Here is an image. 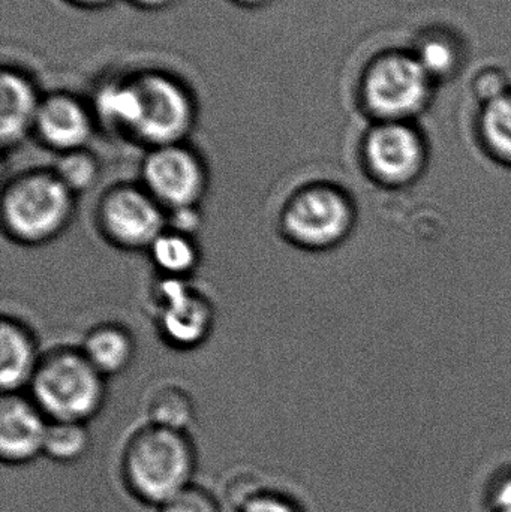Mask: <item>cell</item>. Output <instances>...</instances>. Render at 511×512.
Returning <instances> with one entry per match:
<instances>
[{"mask_svg": "<svg viewBox=\"0 0 511 512\" xmlns=\"http://www.w3.org/2000/svg\"><path fill=\"white\" fill-rule=\"evenodd\" d=\"M96 117L111 131L144 149L186 143L197 110L185 87L167 75H138L102 87Z\"/></svg>", "mask_w": 511, "mask_h": 512, "instance_id": "6da1fadb", "label": "cell"}, {"mask_svg": "<svg viewBox=\"0 0 511 512\" xmlns=\"http://www.w3.org/2000/svg\"><path fill=\"white\" fill-rule=\"evenodd\" d=\"M77 195L53 168H30L3 185L0 222L5 237L24 248H39L59 239L74 221Z\"/></svg>", "mask_w": 511, "mask_h": 512, "instance_id": "7a4b0ae2", "label": "cell"}, {"mask_svg": "<svg viewBox=\"0 0 511 512\" xmlns=\"http://www.w3.org/2000/svg\"><path fill=\"white\" fill-rule=\"evenodd\" d=\"M359 209L353 195L332 180H309L279 207L276 227L291 248L309 254L335 251L353 236Z\"/></svg>", "mask_w": 511, "mask_h": 512, "instance_id": "3957f363", "label": "cell"}, {"mask_svg": "<svg viewBox=\"0 0 511 512\" xmlns=\"http://www.w3.org/2000/svg\"><path fill=\"white\" fill-rule=\"evenodd\" d=\"M197 451L188 432L146 424L126 442L122 474L129 492L144 504L158 505L191 486Z\"/></svg>", "mask_w": 511, "mask_h": 512, "instance_id": "277c9868", "label": "cell"}, {"mask_svg": "<svg viewBox=\"0 0 511 512\" xmlns=\"http://www.w3.org/2000/svg\"><path fill=\"white\" fill-rule=\"evenodd\" d=\"M29 391L48 420L87 423L104 408L107 379L80 346H56L42 355Z\"/></svg>", "mask_w": 511, "mask_h": 512, "instance_id": "5b68a950", "label": "cell"}, {"mask_svg": "<svg viewBox=\"0 0 511 512\" xmlns=\"http://www.w3.org/2000/svg\"><path fill=\"white\" fill-rule=\"evenodd\" d=\"M95 227L119 251L147 252L167 228V212L140 182L114 183L99 195Z\"/></svg>", "mask_w": 511, "mask_h": 512, "instance_id": "8992f818", "label": "cell"}, {"mask_svg": "<svg viewBox=\"0 0 511 512\" xmlns=\"http://www.w3.org/2000/svg\"><path fill=\"white\" fill-rule=\"evenodd\" d=\"M360 165L381 188H410L428 170V141L410 122H377L363 137Z\"/></svg>", "mask_w": 511, "mask_h": 512, "instance_id": "52a82bcc", "label": "cell"}, {"mask_svg": "<svg viewBox=\"0 0 511 512\" xmlns=\"http://www.w3.org/2000/svg\"><path fill=\"white\" fill-rule=\"evenodd\" d=\"M149 309L159 337L177 351L200 348L215 327L212 300L191 280L158 276L150 288Z\"/></svg>", "mask_w": 511, "mask_h": 512, "instance_id": "ba28073f", "label": "cell"}, {"mask_svg": "<svg viewBox=\"0 0 511 512\" xmlns=\"http://www.w3.org/2000/svg\"><path fill=\"white\" fill-rule=\"evenodd\" d=\"M140 183L165 212L197 209L210 186L206 159L188 143L149 149L140 165Z\"/></svg>", "mask_w": 511, "mask_h": 512, "instance_id": "9c48e42d", "label": "cell"}, {"mask_svg": "<svg viewBox=\"0 0 511 512\" xmlns=\"http://www.w3.org/2000/svg\"><path fill=\"white\" fill-rule=\"evenodd\" d=\"M431 77L416 56L392 54L369 69L363 99L378 122H410L428 104Z\"/></svg>", "mask_w": 511, "mask_h": 512, "instance_id": "30bf717a", "label": "cell"}, {"mask_svg": "<svg viewBox=\"0 0 511 512\" xmlns=\"http://www.w3.org/2000/svg\"><path fill=\"white\" fill-rule=\"evenodd\" d=\"M50 420L32 397L2 394L0 400V456L8 465H24L44 453Z\"/></svg>", "mask_w": 511, "mask_h": 512, "instance_id": "8fae6325", "label": "cell"}, {"mask_svg": "<svg viewBox=\"0 0 511 512\" xmlns=\"http://www.w3.org/2000/svg\"><path fill=\"white\" fill-rule=\"evenodd\" d=\"M95 134V116L75 96L56 93L41 101L35 135L45 149L63 155L86 149Z\"/></svg>", "mask_w": 511, "mask_h": 512, "instance_id": "7c38bea8", "label": "cell"}, {"mask_svg": "<svg viewBox=\"0 0 511 512\" xmlns=\"http://www.w3.org/2000/svg\"><path fill=\"white\" fill-rule=\"evenodd\" d=\"M0 387L2 394L23 393L32 384L41 363L35 331L15 316L5 315L0 322Z\"/></svg>", "mask_w": 511, "mask_h": 512, "instance_id": "4fadbf2b", "label": "cell"}, {"mask_svg": "<svg viewBox=\"0 0 511 512\" xmlns=\"http://www.w3.org/2000/svg\"><path fill=\"white\" fill-rule=\"evenodd\" d=\"M0 93V144L3 153L14 152L30 135L35 134L42 99L33 84L15 71L3 72Z\"/></svg>", "mask_w": 511, "mask_h": 512, "instance_id": "5bb4252c", "label": "cell"}, {"mask_svg": "<svg viewBox=\"0 0 511 512\" xmlns=\"http://www.w3.org/2000/svg\"><path fill=\"white\" fill-rule=\"evenodd\" d=\"M80 349L90 364L108 379L131 367L137 342L132 331L120 322H101L87 331Z\"/></svg>", "mask_w": 511, "mask_h": 512, "instance_id": "9a60e30c", "label": "cell"}, {"mask_svg": "<svg viewBox=\"0 0 511 512\" xmlns=\"http://www.w3.org/2000/svg\"><path fill=\"white\" fill-rule=\"evenodd\" d=\"M158 276L191 280L201 264L197 237L165 228L147 249Z\"/></svg>", "mask_w": 511, "mask_h": 512, "instance_id": "2e32d148", "label": "cell"}, {"mask_svg": "<svg viewBox=\"0 0 511 512\" xmlns=\"http://www.w3.org/2000/svg\"><path fill=\"white\" fill-rule=\"evenodd\" d=\"M479 135L483 149L497 164L511 168V93L483 105Z\"/></svg>", "mask_w": 511, "mask_h": 512, "instance_id": "e0dca14e", "label": "cell"}, {"mask_svg": "<svg viewBox=\"0 0 511 512\" xmlns=\"http://www.w3.org/2000/svg\"><path fill=\"white\" fill-rule=\"evenodd\" d=\"M149 423L165 429L188 432L197 409L191 394L180 385L167 384L153 391L147 403Z\"/></svg>", "mask_w": 511, "mask_h": 512, "instance_id": "ac0fdd59", "label": "cell"}, {"mask_svg": "<svg viewBox=\"0 0 511 512\" xmlns=\"http://www.w3.org/2000/svg\"><path fill=\"white\" fill-rule=\"evenodd\" d=\"M87 423L50 421L45 435L44 454L62 463L80 460L90 448Z\"/></svg>", "mask_w": 511, "mask_h": 512, "instance_id": "d6986e66", "label": "cell"}, {"mask_svg": "<svg viewBox=\"0 0 511 512\" xmlns=\"http://www.w3.org/2000/svg\"><path fill=\"white\" fill-rule=\"evenodd\" d=\"M51 168L60 182L77 197L89 192L101 177V161L89 147L57 155L56 164Z\"/></svg>", "mask_w": 511, "mask_h": 512, "instance_id": "ffe728a7", "label": "cell"}, {"mask_svg": "<svg viewBox=\"0 0 511 512\" xmlns=\"http://www.w3.org/2000/svg\"><path fill=\"white\" fill-rule=\"evenodd\" d=\"M416 59L428 72L429 77H443L455 68L456 50L446 39L431 36L420 42Z\"/></svg>", "mask_w": 511, "mask_h": 512, "instance_id": "44dd1931", "label": "cell"}, {"mask_svg": "<svg viewBox=\"0 0 511 512\" xmlns=\"http://www.w3.org/2000/svg\"><path fill=\"white\" fill-rule=\"evenodd\" d=\"M236 512H305L296 499L273 492L255 489L237 504Z\"/></svg>", "mask_w": 511, "mask_h": 512, "instance_id": "7402d4cb", "label": "cell"}, {"mask_svg": "<svg viewBox=\"0 0 511 512\" xmlns=\"http://www.w3.org/2000/svg\"><path fill=\"white\" fill-rule=\"evenodd\" d=\"M159 512H221V507L212 493L191 484L162 504Z\"/></svg>", "mask_w": 511, "mask_h": 512, "instance_id": "603a6c76", "label": "cell"}, {"mask_svg": "<svg viewBox=\"0 0 511 512\" xmlns=\"http://www.w3.org/2000/svg\"><path fill=\"white\" fill-rule=\"evenodd\" d=\"M474 93L483 105L501 98L507 93L506 75L498 69H486L482 74L477 75L474 81Z\"/></svg>", "mask_w": 511, "mask_h": 512, "instance_id": "cb8c5ba5", "label": "cell"}, {"mask_svg": "<svg viewBox=\"0 0 511 512\" xmlns=\"http://www.w3.org/2000/svg\"><path fill=\"white\" fill-rule=\"evenodd\" d=\"M203 224L200 207L197 209H182L167 213V228L197 237Z\"/></svg>", "mask_w": 511, "mask_h": 512, "instance_id": "d4e9b609", "label": "cell"}, {"mask_svg": "<svg viewBox=\"0 0 511 512\" xmlns=\"http://www.w3.org/2000/svg\"><path fill=\"white\" fill-rule=\"evenodd\" d=\"M488 504L491 512H511V472L494 481L489 489Z\"/></svg>", "mask_w": 511, "mask_h": 512, "instance_id": "484cf974", "label": "cell"}, {"mask_svg": "<svg viewBox=\"0 0 511 512\" xmlns=\"http://www.w3.org/2000/svg\"><path fill=\"white\" fill-rule=\"evenodd\" d=\"M134 2L138 3V5L144 6V8L158 9L170 5L174 0H134Z\"/></svg>", "mask_w": 511, "mask_h": 512, "instance_id": "4316f807", "label": "cell"}, {"mask_svg": "<svg viewBox=\"0 0 511 512\" xmlns=\"http://www.w3.org/2000/svg\"><path fill=\"white\" fill-rule=\"evenodd\" d=\"M236 2L245 6H261L264 3H269L270 0H236Z\"/></svg>", "mask_w": 511, "mask_h": 512, "instance_id": "83f0119b", "label": "cell"}, {"mask_svg": "<svg viewBox=\"0 0 511 512\" xmlns=\"http://www.w3.org/2000/svg\"><path fill=\"white\" fill-rule=\"evenodd\" d=\"M78 2L86 3V5H104V3H108L110 0H78Z\"/></svg>", "mask_w": 511, "mask_h": 512, "instance_id": "f1b7e54d", "label": "cell"}]
</instances>
